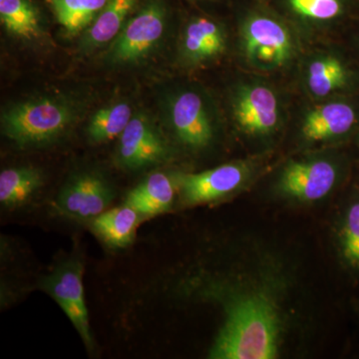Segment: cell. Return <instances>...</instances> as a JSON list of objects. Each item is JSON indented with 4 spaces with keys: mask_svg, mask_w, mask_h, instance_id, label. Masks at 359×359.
Returning <instances> with one entry per match:
<instances>
[{
    "mask_svg": "<svg viewBox=\"0 0 359 359\" xmlns=\"http://www.w3.org/2000/svg\"><path fill=\"white\" fill-rule=\"evenodd\" d=\"M243 39L247 55L257 65H282L292 52L287 28L264 16H255L245 22Z\"/></svg>",
    "mask_w": 359,
    "mask_h": 359,
    "instance_id": "obj_10",
    "label": "cell"
},
{
    "mask_svg": "<svg viewBox=\"0 0 359 359\" xmlns=\"http://www.w3.org/2000/svg\"><path fill=\"white\" fill-rule=\"evenodd\" d=\"M297 266L268 244L244 241L231 268L191 280L192 292L218 304L223 323L212 359H278L285 355L299 320Z\"/></svg>",
    "mask_w": 359,
    "mask_h": 359,
    "instance_id": "obj_1",
    "label": "cell"
},
{
    "mask_svg": "<svg viewBox=\"0 0 359 359\" xmlns=\"http://www.w3.org/2000/svg\"><path fill=\"white\" fill-rule=\"evenodd\" d=\"M42 185L39 170L32 167L11 168L0 174V202L11 207L25 202Z\"/></svg>",
    "mask_w": 359,
    "mask_h": 359,
    "instance_id": "obj_20",
    "label": "cell"
},
{
    "mask_svg": "<svg viewBox=\"0 0 359 359\" xmlns=\"http://www.w3.org/2000/svg\"><path fill=\"white\" fill-rule=\"evenodd\" d=\"M138 223V212L127 205L115 208L95 217L92 228L106 244L124 248L132 242Z\"/></svg>",
    "mask_w": 359,
    "mask_h": 359,
    "instance_id": "obj_18",
    "label": "cell"
},
{
    "mask_svg": "<svg viewBox=\"0 0 359 359\" xmlns=\"http://www.w3.org/2000/svg\"><path fill=\"white\" fill-rule=\"evenodd\" d=\"M59 25L75 36L95 20L109 0H46Z\"/></svg>",
    "mask_w": 359,
    "mask_h": 359,
    "instance_id": "obj_19",
    "label": "cell"
},
{
    "mask_svg": "<svg viewBox=\"0 0 359 359\" xmlns=\"http://www.w3.org/2000/svg\"><path fill=\"white\" fill-rule=\"evenodd\" d=\"M339 178V168L332 161H292L283 170L276 190L285 199L311 204L334 192Z\"/></svg>",
    "mask_w": 359,
    "mask_h": 359,
    "instance_id": "obj_4",
    "label": "cell"
},
{
    "mask_svg": "<svg viewBox=\"0 0 359 359\" xmlns=\"http://www.w3.org/2000/svg\"><path fill=\"white\" fill-rule=\"evenodd\" d=\"M178 181L167 174H151L129 193L127 205L143 216L167 212L173 204Z\"/></svg>",
    "mask_w": 359,
    "mask_h": 359,
    "instance_id": "obj_15",
    "label": "cell"
},
{
    "mask_svg": "<svg viewBox=\"0 0 359 359\" xmlns=\"http://www.w3.org/2000/svg\"><path fill=\"white\" fill-rule=\"evenodd\" d=\"M355 113L344 103H328L316 108L306 117L302 134L308 141L337 138L348 133L355 124Z\"/></svg>",
    "mask_w": 359,
    "mask_h": 359,
    "instance_id": "obj_14",
    "label": "cell"
},
{
    "mask_svg": "<svg viewBox=\"0 0 359 359\" xmlns=\"http://www.w3.org/2000/svg\"><path fill=\"white\" fill-rule=\"evenodd\" d=\"M138 0H109L95 20L84 30L80 39L83 52L105 46L118 36Z\"/></svg>",
    "mask_w": 359,
    "mask_h": 359,
    "instance_id": "obj_13",
    "label": "cell"
},
{
    "mask_svg": "<svg viewBox=\"0 0 359 359\" xmlns=\"http://www.w3.org/2000/svg\"><path fill=\"white\" fill-rule=\"evenodd\" d=\"M114 191L96 172H81L68 180L57 198L59 211L77 218H95L107 209Z\"/></svg>",
    "mask_w": 359,
    "mask_h": 359,
    "instance_id": "obj_9",
    "label": "cell"
},
{
    "mask_svg": "<svg viewBox=\"0 0 359 359\" xmlns=\"http://www.w3.org/2000/svg\"><path fill=\"white\" fill-rule=\"evenodd\" d=\"M83 266L71 259L45 280L44 287L57 302L88 348H93L88 311L84 299Z\"/></svg>",
    "mask_w": 359,
    "mask_h": 359,
    "instance_id": "obj_8",
    "label": "cell"
},
{
    "mask_svg": "<svg viewBox=\"0 0 359 359\" xmlns=\"http://www.w3.org/2000/svg\"><path fill=\"white\" fill-rule=\"evenodd\" d=\"M0 21L14 39L37 42L46 37L41 13L32 0H0Z\"/></svg>",
    "mask_w": 359,
    "mask_h": 359,
    "instance_id": "obj_16",
    "label": "cell"
},
{
    "mask_svg": "<svg viewBox=\"0 0 359 359\" xmlns=\"http://www.w3.org/2000/svg\"><path fill=\"white\" fill-rule=\"evenodd\" d=\"M344 65L334 57L316 60L309 66V86L316 96H327L346 83Z\"/></svg>",
    "mask_w": 359,
    "mask_h": 359,
    "instance_id": "obj_22",
    "label": "cell"
},
{
    "mask_svg": "<svg viewBox=\"0 0 359 359\" xmlns=\"http://www.w3.org/2000/svg\"><path fill=\"white\" fill-rule=\"evenodd\" d=\"M168 146L154 122L144 113H136L120 135L117 162L128 170H139L164 162Z\"/></svg>",
    "mask_w": 359,
    "mask_h": 359,
    "instance_id": "obj_6",
    "label": "cell"
},
{
    "mask_svg": "<svg viewBox=\"0 0 359 359\" xmlns=\"http://www.w3.org/2000/svg\"><path fill=\"white\" fill-rule=\"evenodd\" d=\"M224 44V34L219 25L208 18H195L184 32L182 52L190 62H205L219 55Z\"/></svg>",
    "mask_w": 359,
    "mask_h": 359,
    "instance_id": "obj_17",
    "label": "cell"
},
{
    "mask_svg": "<svg viewBox=\"0 0 359 359\" xmlns=\"http://www.w3.org/2000/svg\"><path fill=\"white\" fill-rule=\"evenodd\" d=\"M133 115L131 106L126 102L114 103L96 111L87 127L89 140L101 144L120 137Z\"/></svg>",
    "mask_w": 359,
    "mask_h": 359,
    "instance_id": "obj_21",
    "label": "cell"
},
{
    "mask_svg": "<svg viewBox=\"0 0 359 359\" xmlns=\"http://www.w3.org/2000/svg\"><path fill=\"white\" fill-rule=\"evenodd\" d=\"M233 108L236 122L248 134L268 135L280 121L278 98L271 89L262 85L241 89Z\"/></svg>",
    "mask_w": 359,
    "mask_h": 359,
    "instance_id": "obj_12",
    "label": "cell"
},
{
    "mask_svg": "<svg viewBox=\"0 0 359 359\" xmlns=\"http://www.w3.org/2000/svg\"><path fill=\"white\" fill-rule=\"evenodd\" d=\"M168 8L163 0H147L130 16L112 42L105 60L111 65H132L150 56L164 39Z\"/></svg>",
    "mask_w": 359,
    "mask_h": 359,
    "instance_id": "obj_3",
    "label": "cell"
},
{
    "mask_svg": "<svg viewBox=\"0 0 359 359\" xmlns=\"http://www.w3.org/2000/svg\"><path fill=\"white\" fill-rule=\"evenodd\" d=\"M334 245L337 264L351 283H359V187L340 202L335 219Z\"/></svg>",
    "mask_w": 359,
    "mask_h": 359,
    "instance_id": "obj_11",
    "label": "cell"
},
{
    "mask_svg": "<svg viewBox=\"0 0 359 359\" xmlns=\"http://www.w3.org/2000/svg\"><path fill=\"white\" fill-rule=\"evenodd\" d=\"M353 308L355 309V313L358 314L359 318V299L354 301Z\"/></svg>",
    "mask_w": 359,
    "mask_h": 359,
    "instance_id": "obj_24",
    "label": "cell"
},
{
    "mask_svg": "<svg viewBox=\"0 0 359 359\" xmlns=\"http://www.w3.org/2000/svg\"><path fill=\"white\" fill-rule=\"evenodd\" d=\"M252 169L244 162L229 163L197 174L176 177L182 198L188 205L203 204L231 195L249 181Z\"/></svg>",
    "mask_w": 359,
    "mask_h": 359,
    "instance_id": "obj_7",
    "label": "cell"
},
{
    "mask_svg": "<svg viewBox=\"0 0 359 359\" xmlns=\"http://www.w3.org/2000/svg\"><path fill=\"white\" fill-rule=\"evenodd\" d=\"M80 115L65 97L43 96L13 104L1 114V129L20 147L43 145L65 135Z\"/></svg>",
    "mask_w": 359,
    "mask_h": 359,
    "instance_id": "obj_2",
    "label": "cell"
},
{
    "mask_svg": "<svg viewBox=\"0 0 359 359\" xmlns=\"http://www.w3.org/2000/svg\"><path fill=\"white\" fill-rule=\"evenodd\" d=\"M294 11L313 20H328L341 11L339 0H290Z\"/></svg>",
    "mask_w": 359,
    "mask_h": 359,
    "instance_id": "obj_23",
    "label": "cell"
},
{
    "mask_svg": "<svg viewBox=\"0 0 359 359\" xmlns=\"http://www.w3.org/2000/svg\"><path fill=\"white\" fill-rule=\"evenodd\" d=\"M165 114L177 139L186 147L200 150L212 143L215 137L212 112L198 92L186 90L170 96Z\"/></svg>",
    "mask_w": 359,
    "mask_h": 359,
    "instance_id": "obj_5",
    "label": "cell"
}]
</instances>
